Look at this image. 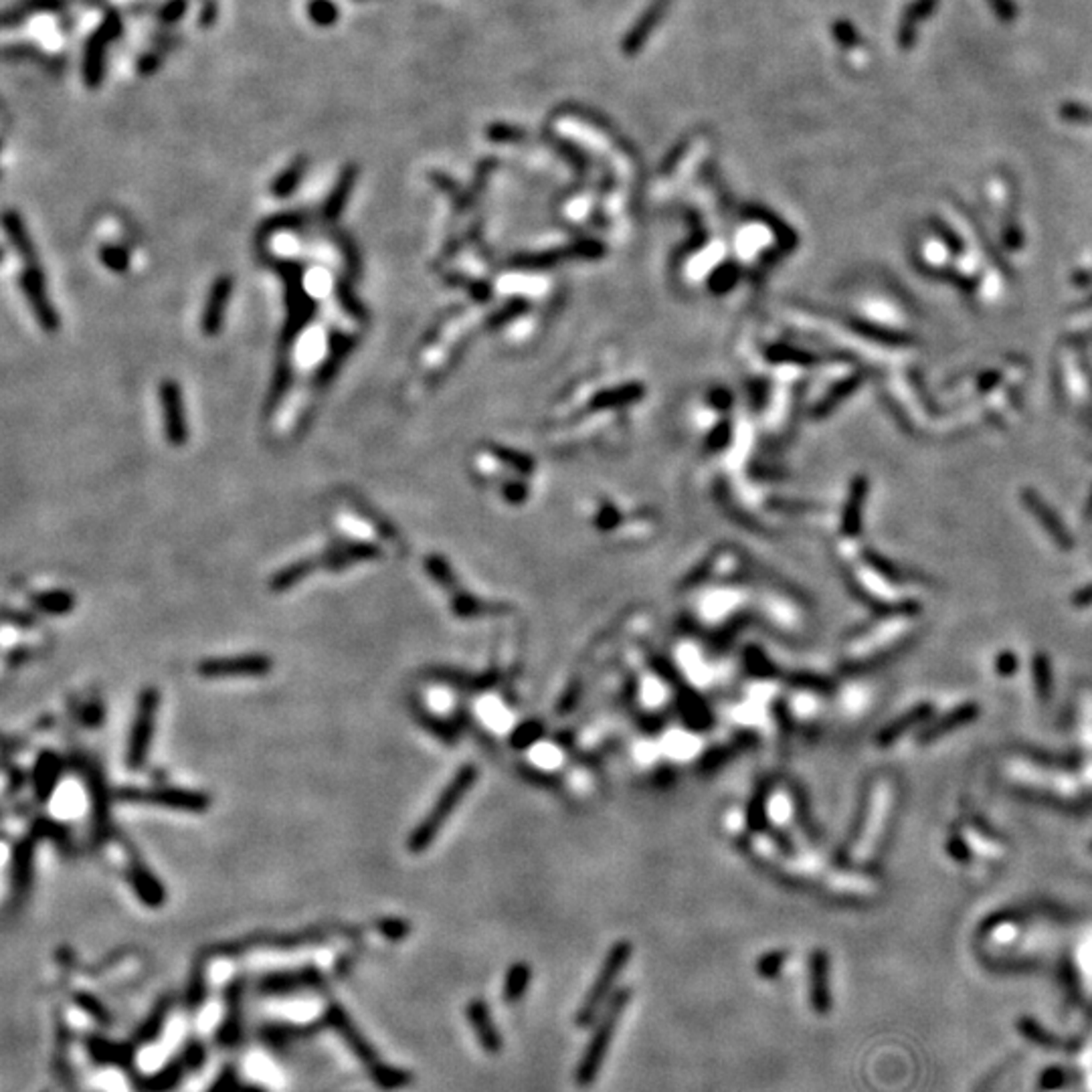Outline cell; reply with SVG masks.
Masks as SVG:
<instances>
[{
	"label": "cell",
	"mask_w": 1092,
	"mask_h": 1092,
	"mask_svg": "<svg viewBox=\"0 0 1092 1092\" xmlns=\"http://www.w3.org/2000/svg\"><path fill=\"white\" fill-rule=\"evenodd\" d=\"M320 570L318 564V556H307V559H299L296 562L288 564V567H283L280 573H275L271 577L269 581V589L275 593L288 591L291 587H296L299 581H304L306 577H310Z\"/></svg>",
	"instance_id": "25"
},
{
	"label": "cell",
	"mask_w": 1092,
	"mask_h": 1092,
	"mask_svg": "<svg viewBox=\"0 0 1092 1092\" xmlns=\"http://www.w3.org/2000/svg\"><path fill=\"white\" fill-rule=\"evenodd\" d=\"M171 1009H172V1000L171 998L160 1000L156 1006H154V1009L150 1011V1014H148V1017H146V1020L142 1022L140 1028L136 1030L134 1042L140 1044V1046L156 1042V1040L160 1038V1033H163V1030H164L166 1022H168V1014H171Z\"/></svg>",
	"instance_id": "27"
},
{
	"label": "cell",
	"mask_w": 1092,
	"mask_h": 1092,
	"mask_svg": "<svg viewBox=\"0 0 1092 1092\" xmlns=\"http://www.w3.org/2000/svg\"><path fill=\"white\" fill-rule=\"evenodd\" d=\"M84 777L87 781L92 797V840L93 844H101L109 835V791L100 767L92 763V759H84Z\"/></svg>",
	"instance_id": "11"
},
{
	"label": "cell",
	"mask_w": 1092,
	"mask_h": 1092,
	"mask_svg": "<svg viewBox=\"0 0 1092 1092\" xmlns=\"http://www.w3.org/2000/svg\"><path fill=\"white\" fill-rule=\"evenodd\" d=\"M63 773V761L60 754L45 751L39 754V759H36L35 771H33V789L35 795L39 799L41 803H45L53 795V789L57 787V783L61 779Z\"/></svg>",
	"instance_id": "20"
},
{
	"label": "cell",
	"mask_w": 1092,
	"mask_h": 1092,
	"mask_svg": "<svg viewBox=\"0 0 1092 1092\" xmlns=\"http://www.w3.org/2000/svg\"><path fill=\"white\" fill-rule=\"evenodd\" d=\"M4 231L11 239L14 251L23 258V271H20L19 283L28 306H31V312L35 314L36 322H39V326L45 330V332H57V328H60V314L55 312V307L47 296L45 275H43L35 245L31 243V239H28L25 223L23 219L19 217V212H4Z\"/></svg>",
	"instance_id": "1"
},
{
	"label": "cell",
	"mask_w": 1092,
	"mask_h": 1092,
	"mask_svg": "<svg viewBox=\"0 0 1092 1092\" xmlns=\"http://www.w3.org/2000/svg\"><path fill=\"white\" fill-rule=\"evenodd\" d=\"M933 4H935V0H919V3H916L911 11H908V14L905 17L903 28H900V43H903V45H911V41H913V36H914L916 20L925 17V14H929V11L933 9Z\"/></svg>",
	"instance_id": "42"
},
{
	"label": "cell",
	"mask_w": 1092,
	"mask_h": 1092,
	"mask_svg": "<svg viewBox=\"0 0 1092 1092\" xmlns=\"http://www.w3.org/2000/svg\"><path fill=\"white\" fill-rule=\"evenodd\" d=\"M632 955H634V945L629 941H618L610 949V953H607L605 961L603 965H601V969L597 973L595 981H593L589 993L585 995L581 1008H578L577 1016H575V1024L578 1025V1028H587V1025H591L597 1020L599 1011L603 1009L607 998L611 995L615 981L619 979L621 971L626 969V965L629 959H632Z\"/></svg>",
	"instance_id": "4"
},
{
	"label": "cell",
	"mask_w": 1092,
	"mask_h": 1092,
	"mask_svg": "<svg viewBox=\"0 0 1092 1092\" xmlns=\"http://www.w3.org/2000/svg\"><path fill=\"white\" fill-rule=\"evenodd\" d=\"M182 1060H185L188 1070H201L204 1060H207V1048L199 1040H190L185 1046V1052H182Z\"/></svg>",
	"instance_id": "46"
},
{
	"label": "cell",
	"mask_w": 1092,
	"mask_h": 1092,
	"mask_svg": "<svg viewBox=\"0 0 1092 1092\" xmlns=\"http://www.w3.org/2000/svg\"><path fill=\"white\" fill-rule=\"evenodd\" d=\"M101 716H104V710H101V706L95 705V702H93L92 706H87V713L84 714V722L90 724V727H95V724L101 721Z\"/></svg>",
	"instance_id": "54"
},
{
	"label": "cell",
	"mask_w": 1092,
	"mask_h": 1092,
	"mask_svg": "<svg viewBox=\"0 0 1092 1092\" xmlns=\"http://www.w3.org/2000/svg\"><path fill=\"white\" fill-rule=\"evenodd\" d=\"M243 979H233L225 989V1016L219 1025L217 1042L223 1048H235L243 1038Z\"/></svg>",
	"instance_id": "14"
},
{
	"label": "cell",
	"mask_w": 1092,
	"mask_h": 1092,
	"mask_svg": "<svg viewBox=\"0 0 1092 1092\" xmlns=\"http://www.w3.org/2000/svg\"><path fill=\"white\" fill-rule=\"evenodd\" d=\"M241 1092H267V1090L258 1087V1084H245V1087L241 1088Z\"/></svg>",
	"instance_id": "56"
},
{
	"label": "cell",
	"mask_w": 1092,
	"mask_h": 1092,
	"mask_svg": "<svg viewBox=\"0 0 1092 1092\" xmlns=\"http://www.w3.org/2000/svg\"><path fill=\"white\" fill-rule=\"evenodd\" d=\"M33 605L41 613L65 615V613H69L73 607H76V595H73L71 591H65V589L43 591V593H39V595L33 597Z\"/></svg>",
	"instance_id": "32"
},
{
	"label": "cell",
	"mask_w": 1092,
	"mask_h": 1092,
	"mask_svg": "<svg viewBox=\"0 0 1092 1092\" xmlns=\"http://www.w3.org/2000/svg\"><path fill=\"white\" fill-rule=\"evenodd\" d=\"M785 961H787V953L785 951H773V953H767V955L761 957L759 961H757V965H754V969H757L759 977L775 979L777 975L781 973Z\"/></svg>",
	"instance_id": "43"
},
{
	"label": "cell",
	"mask_w": 1092,
	"mask_h": 1092,
	"mask_svg": "<svg viewBox=\"0 0 1092 1092\" xmlns=\"http://www.w3.org/2000/svg\"><path fill=\"white\" fill-rule=\"evenodd\" d=\"M371 1076L375 1079L377 1087L383 1090H397V1088H405L411 1084L413 1076L407 1072V1070L395 1068V1066H385L377 1062V1064H372L371 1068Z\"/></svg>",
	"instance_id": "34"
},
{
	"label": "cell",
	"mask_w": 1092,
	"mask_h": 1092,
	"mask_svg": "<svg viewBox=\"0 0 1092 1092\" xmlns=\"http://www.w3.org/2000/svg\"><path fill=\"white\" fill-rule=\"evenodd\" d=\"M654 672L674 690L680 718L688 729L705 732L713 727L714 714H713V710H710L708 702L702 698L694 688L686 684L684 678H682V674L676 670V666H674L670 659L658 658L654 662Z\"/></svg>",
	"instance_id": "6"
},
{
	"label": "cell",
	"mask_w": 1092,
	"mask_h": 1092,
	"mask_svg": "<svg viewBox=\"0 0 1092 1092\" xmlns=\"http://www.w3.org/2000/svg\"><path fill=\"white\" fill-rule=\"evenodd\" d=\"M411 714H413L415 721L419 722L421 727L429 732V735H434L435 738L443 740L447 746H456V743H458V729H453L450 722L431 713V710L425 706L423 702L411 700Z\"/></svg>",
	"instance_id": "24"
},
{
	"label": "cell",
	"mask_w": 1092,
	"mask_h": 1092,
	"mask_svg": "<svg viewBox=\"0 0 1092 1092\" xmlns=\"http://www.w3.org/2000/svg\"><path fill=\"white\" fill-rule=\"evenodd\" d=\"M1033 670H1036L1038 678H1040V694H1042V698H1048V686H1050V682H1048V664L1046 659L1038 658L1036 666H1033Z\"/></svg>",
	"instance_id": "52"
},
{
	"label": "cell",
	"mask_w": 1092,
	"mask_h": 1092,
	"mask_svg": "<svg viewBox=\"0 0 1092 1092\" xmlns=\"http://www.w3.org/2000/svg\"><path fill=\"white\" fill-rule=\"evenodd\" d=\"M640 724L646 732H658V730H662V727L666 724V718L664 714H648Z\"/></svg>",
	"instance_id": "53"
},
{
	"label": "cell",
	"mask_w": 1092,
	"mask_h": 1092,
	"mask_svg": "<svg viewBox=\"0 0 1092 1092\" xmlns=\"http://www.w3.org/2000/svg\"><path fill=\"white\" fill-rule=\"evenodd\" d=\"M334 294H336V299H339V304H340V307H342L344 312L350 314V316H353L355 320H366L364 306L361 304V299L356 298L350 282H347V280L336 282Z\"/></svg>",
	"instance_id": "36"
},
{
	"label": "cell",
	"mask_w": 1092,
	"mask_h": 1092,
	"mask_svg": "<svg viewBox=\"0 0 1092 1092\" xmlns=\"http://www.w3.org/2000/svg\"><path fill=\"white\" fill-rule=\"evenodd\" d=\"M324 984V977L316 967H299L294 971H275L263 975L259 979V993L263 995H290L306 989H318Z\"/></svg>",
	"instance_id": "12"
},
{
	"label": "cell",
	"mask_w": 1092,
	"mask_h": 1092,
	"mask_svg": "<svg viewBox=\"0 0 1092 1092\" xmlns=\"http://www.w3.org/2000/svg\"><path fill=\"white\" fill-rule=\"evenodd\" d=\"M130 882L134 886L136 897L140 898L144 905H148L150 908H158L160 905H164V886L158 882V878L152 874L148 866H144V864L138 860V856H132Z\"/></svg>",
	"instance_id": "21"
},
{
	"label": "cell",
	"mask_w": 1092,
	"mask_h": 1092,
	"mask_svg": "<svg viewBox=\"0 0 1092 1092\" xmlns=\"http://www.w3.org/2000/svg\"><path fill=\"white\" fill-rule=\"evenodd\" d=\"M738 751H743V749H740V745L737 743V740H732V743H724V745L713 746V749H708L705 754H702L700 761H698V767H696V771H698L700 775L714 773L722 765H727L729 761L735 757Z\"/></svg>",
	"instance_id": "33"
},
{
	"label": "cell",
	"mask_w": 1092,
	"mask_h": 1092,
	"mask_svg": "<svg viewBox=\"0 0 1092 1092\" xmlns=\"http://www.w3.org/2000/svg\"><path fill=\"white\" fill-rule=\"evenodd\" d=\"M101 263L116 274H124L128 269V253L122 247H104L101 249Z\"/></svg>",
	"instance_id": "45"
},
{
	"label": "cell",
	"mask_w": 1092,
	"mask_h": 1092,
	"mask_svg": "<svg viewBox=\"0 0 1092 1092\" xmlns=\"http://www.w3.org/2000/svg\"><path fill=\"white\" fill-rule=\"evenodd\" d=\"M973 716H975V708H973V706H965V708H961V710H955V713H953L951 716L943 718L941 722H937L933 729H930L929 732H925V735H922V738H925V740H933V738H937V737H941L943 732L951 730L953 727H959V724L969 722Z\"/></svg>",
	"instance_id": "41"
},
{
	"label": "cell",
	"mask_w": 1092,
	"mask_h": 1092,
	"mask_svg": "<svg viewBox=\"0 0 1092 1092\" xmlns=\"http://www.w3.org/2000/svg\"><path fill=\"white\" fill-rule=\"evenodd\" d=\"M1062 118L1072 120V122H1082V120L1084 122H1090L1092 120V112H1090V109H1087V108H1082V106L1068 104V106L1062 108Z\"/></svg>",
	"instance_id": "51"
},
{
	"label": "cell",
	"mask_w": 1092,
	"mask_h": 1092,
	"mask_svg": "<svg viewBox=\"0 0 1092 1092\" xmlns=\"http://www.w3.org/2000/svg\"><path fill=\"white\" fill-rule=\"evenodd\" d=\"M204 1000H207V971H204L203 961H199L193 967V975H190L188 989H187L188 1011L201 1009Z\"/></svg>",
	"instance_id": "35"
},
{
	"label": "cell",
	"mask_w": 1092,
	"mask_h": 1092,
	"mask_svg": "<svg viewBox=\"0 0 1092 1092\" xmlns=\"http://www.w3.org/2000/svg\"><path fill=\"white\" fill-rule=\"evenodd\" d=\"M231 294H233V277L229 274L219 275L209 288V296H207V302H204V310L201 316V330L204 336H209V339L221 332L225 312H227V306H229Z\"/></svg>",
	"instance_id": "15"
},
{
	"label": "cell",
	"mask_w": 1092,
	"mask_h": 1092,
	"mask_svg": "<svg viewBox=\"0 0 1092 1092\" xmlns=\"http://www.w3.org/2000/svg\"><path fill=\"white\" fill-rule=\"evenodd\" d=\"M1082 738L1084 743L1092 746V694L1082 700Z\"/></svg>",
	"instance_id": "49"
},
{
	"label": "cell",
	"mask_w": 1092,
	"mask_h": 1092,
	"mask_svg": "<svg viewBox=\"0 0 1092 1092\" xmlns=\"http://www.w3.org/2000/svg\"><path fill=\"white\" fill-rule=\"evenodd\" d=\"M466 1017H467V1022H470V1025L474 1028L475 1038H478V1042L483 1048V1052L492 1054V1056H496V1054H500L502 1048H504V1042H502L500 1033H498V1028H496L494 1017H492V1011H490L488 1003L483 1001V1000H480V998L467 1001Z\"/></svg>",
	"instance_id": "17"
},
{
	"label": "cell",
	"mask_w": 1092,
	"mask_h": 1092,
	"mask_svg": "<svg viewBox=\"0 0 1092 1092\" xmlns=\"http://www.w3.org/2000/svg\"><path fill=\"white\" fill-rule=\"evenodd\" d=\"M1009 773L1014 779L1025 783V785H1033L1036 789H1050L1052 785L1056 795L1068 797L1076 793V785L1072 779H1068L1066 775H1060L1056 771H1048V769H1040L1017 761V763L1009 767Z\"/></svg>",
	"instance_id": "18"
},
{
	"label": "cell",
	"mask_w": 1092,
	"mask_h": 1092,
	"mask_svg": "<svg viewBox=\"0 0 1092 1092\" xmlns=\"http://www.w3.org/2000/svg\"><path fill=\"white\" fill-rule=\"evenodd\" d=\"M355 179H356V171H355L353 166H348L347 171L340 174L339 182H336V187L332 188V193H330L328 201L324 204V219H326V221H334V219L340 217L344 204H347V201H348L350 190H353Z\"/></svg>",
	"instance_id": "30"
},
{
	"label": "cell",
	"mask_w": 1092,
	"mask_h": 1092,
	"mask_svg": "<svg viewBox=\"0 0 1092 1092\" xmlns=\"http://www.w3.org/2000/svg\"><path fill=\"white\" fill-rule=\"evenodd\" d=\"M85 1048H87V1054H90V1058L98 1066H114V1068L126 1070V1072H130V1070L134 1068V1062H136L134 1044L114 1042V1040H108L101 1036H90L85 1040Z\"/></svg>",
	"instance_id": "16"
},
{
	"label": "cell",
	"mask_w": 1092,
	"mask_h": 1092,
	"mask_svg": "<svg viewBox=\"0 0 1092 1092\" xmlns=\"http://www.w3.org/2000/svg\"><path fill=\"white\" fill-rule=\"evenodd\" d=\"M187 1064L182 1058H174L168 1062L164 1068H160L158 1072L144 1076V1079L138 1080V1088L142 1092H171L179 1087L185 1079L187 1074Z\"/></svg>",
	"instance_id": "23"
},
{
	"label": "cell",
	"mask_w": 1092,
	"mask_h": 1092,
	"mask_svg": "<svg viewBox=\"0 0 1092 1092\" xmlns=\"http://www.w3.org/2000/svg\"><path fill=\"white\" fill-rule=\"evenodd\" d=\"M304 166L306 164L302 163V160H298V163L291 164L288 171L282 172L280 177H277V180L274 182V187H271V195L277 196V199H285V196H288L291 190L298 187V182L304 174Z\"/></svg>",
	"instance_id": "40"
},
{
	"label": "cell",
	"mask_w": 1092,
	"mask_h": 1092,
	"mask_svg": "<svg viewBox=\"0 0 1092 1092\" xmlns=\"http://www.w3.org/2000/svg\"><path fill=\"white\" fill-rule=\"evenodd\" d=\"M478 775H480L478 767L472 763L459 767V771L453 775V779L450 783H447L445 789L442 791V795L437 797V801L431 805L427 816L421 819L419 825H417L411 832V835H409V840H407L409 852L421 854L431 844H434L439 832L443 830L447 819H450L451 813L456 811V808L461 803V799H464L467 791L475 785Z\"/></svg>",
	"instance_id": "2"
},
{
	"label": "cell",
	"mask_w": 1092,
	"mask_h": 1092,
	"mask_svg": "<svg viewBox=\"0 0 1092 1092\" xmlns=\"http://www.w3.org/2000/svg\"><path fill=\"white\" fill-rule=\"evenodd\" d=\"M114 797L124 803L160 805V808L187 813H204L212 803V799L203 791L180 787H122L116 791Z\"/></svg>",
	"instance_id": "7"
},
{
	"label": "cell",
	"mask_w": 1092,
	"mask_h": 1092,
	"mask_svg": "<svg viewBox=\"0 0 1092 1092\" xmlns=\"http://www.w3.org/2000/svg\"><path fill=\"white\" fill-rule=\"evenodd\" d=\"M425 676L429 678V682H439V684L453 686L464 692L488 690V688L496 686L498 680H500V674H498L496 668H492L486 674H480V676H472V674L453 670V668H431L425 672Z\"/></svg>",
	"instance_id": "19"
},
{
	"label": "cell",
	"mask_w": 1092,
	"mask_h": 1092,
	"mask_svg": "<svg viewBox=\"0 0 1092 1092\" xmlns=\"http://www.w3.org/2000/svg\"><path fill=\"white\" fill-rule=\"evenodd\" d=\"M310 12H312V19L320 25H330L336 20V9L332 3H328V0H314V3L310 4Z\"/></svg>",
	"instance_id": "48"
},
{
	"label": "cell",
	"mask_w": 1092,
	"mask_h": 1092,
	"mask_svg": "<svg viewBox=\"0 0 1092 1092\" xmlns=\"http://www.w3.org/2000/svg\"><path fill=\"white\" fill-rule=\"evenodd\" d=\"M532 977V969L529 963L518 961L514 963L506 973L504 979V989H502V998L506 1003H516L524 998L526 989H529Z\"/></svg>",
	"instance_id": "29"
},
{
	"label": "cell",
	"mask_w": 1092,
	"mask_h": 1092,
	"mask_svg": "<svg viewBox=\"0 0 1092 1092\" xmlns=\"http://www.w3.org/2000/svg\"><path fill=\"white\" fill-rule=\"evenodd\" d=\"M76 1003H77V1008L84 1009L95 1024L104 1025V1028L112 1025V1016H109V1011L106 1009L104 1003H101L98 998H93L92 993H84V992L76 993Z\"/></svg>",
	"instance_id": "39"
},
{
	"label": "cell",
	"mask_w": 1092,
	"mask_h": 1092,
	"mask_svg": "<svg viewBox=\"0 0 1092 1092\" xmlns=\"http://www.w3.org/2000/svg\"><path fill=\"white\" fill-rule=\"evenodd\" d=\"M892 785H889V781H878L876 787L872 789L868 811L862 819L860 832L854 835L852 844L846 849L848 860H870L872 852H874L878 841H881V835L886 830V822H889L892 809Z\"/></svg>",
	"instance_id": "5"
},
{
	"label": "cell",
	"mask_w": 1092,
	"mask_h": 1092,
	"mask_svg": "<svg viewBox=\"0 0 1092 1092\" xmlns=\"http://www.w3.org/2000/svg\"><path fill=\"white\" fill-rule=\"evenodd\" d=\"M773 789V781L771 779H763L759 781L757 789H754V793L749 799V805H746V827H749V832L759 833L767 830V801L769 795H771Z\"/></svg>",
	"instance_id": "26"
},
{
	"label": "cell",
	"mask_w": 1092,
	"mask_h": 1092,
	"mask_svg": "<svg viewBox=\"0 0 1092 1092\" xmlns=\"http://www.w3.org/2000/svg\"><path fill=\"white\" fill-rule=\"evenodd\" d=\"M545 735V724L540 721H526L510 735V746L516 751H524L537 743Z\"/></svg>",
	"instance_id": "37"
},
{
	"label": "cell",
	"mask_w": 1092,
	"mask_h": 1092,
	"mask_svg": "<svg viewBox=\"0 0 1092 1092\" xmlns=\"http://www.w3.org/2000/svg\"><path fill=\"white\" fill-rule=\"evenodd\" d=\"M274 668V659L266 654H239L201 659L196 674L203 678H259Z\"/></svg>",
	"instance_id": "9"
},
{
	"label": "cell",
	"mask_w": 1092,
	"mask_h": 1092,
	"mask_svg": "<svg viewBox=\"0 0 1092 1092\" xmlns=\"http://www.w3.org/2000/svg\"><path fill=\"white\" fill-rule=\"evenodd\" d=\"M241 1088H243V1084H241L237 1070L233 1066H225L207 1092H241Z\"/></svg>",
	"instance_id": "44"
},
{
	"label": "cell",
	"mask_w": 1092,
	"mask_h": 1092,
	"mask_svg": "<svg viewBox=\"0 0 1092 1092\" xmlns=\"http://www.w3.org/2000/svg\"><path fill=\"white\" fill-rule=\"evenodd\" d=\"M811 1001L817 1011H825L830 1006V992H827V957L824 951H816L811 955Z\"/></svg>",
	"instance_id": "28"
},
{
	"label": "cell",
	"mask_w": 1092,
	"mask_h": 1092,
	"mask_svg": "<svg viewBox=\"0 0 1092 1092\" xmlns=\"http://www.w3.org/2000/svg\"><path fill=\"white\" fill-rule=\"evenodd\" d=\"M324 1020L330 1028L339 1033V1036L342 1038V1042L348 1046V1050L353 1052L364 1066L371 1068L372 1064H377L379 1058H377L375 1048L366 1042L361 1030L356 1028L355 1022L350 1020V1016L344 1011L342 1006H339V1003H330Z\"/></svg>",
	"instance_id": "13"
},
{
	"label": "cell",
	"mask_w": 1092,
	"mask_h": 1092,
	"mask_svg": "<svg viewBox=\"0 0 1092 1092\" xmlns=\"http://www.w3.org/2000/svg\"><path fill=\"white\" fill-rule=\"evenodd\" d=\"M927 710H929L927 706L916 708V710H913L911 714H906V716L900 718L898 722H894L892 727L886 729V730L882 732V735L878 737V743H881L882 746H886V745H890L892 740H897L898 737H903L906 730H911V727H914V724H919V722L922 721V718H925Z\"/></svg>",
	"instance_id": "38"
},
{
	"label": "cell",
	"mask_w": 1092,
	"mask_h": 1092,
	"mask_svg": "<svg viewBox=\"0 0 1092 1092\" xmlns=\"http://www.w3.org/2000/svg\"><path fill=\"white\" fill-rule=\"evenodd\" d=\"M743 666L745 672L751 678L757 680H773L779 676V668L767 658V654L759 646H746L743 650Z\"/></svg>",
	"instance_id": "31"
},
{
	"label": "cell",
	"mask_w": 1092,
	"mask_h": 1092,
	"mask_svg": "<svg viewBox=\"0 0 1092 1092\" xmlns=\"http://www.w3.org/2000/svg\"><path fill=\"white\" fill-rule=\"evenodd\" d=\"M158 399L164 415L166 442L172 447H182L188 439V425L185 413V399H182V391L177 380H163L158 388Z\"/></svg>",
	"instance_id": "10"
},
{
	"label": "cell",
	"mask_w": 1092,
	"mask_h": 1092,
	"mask_svg": "<svg viewBox=\"0 0 1092 1092\" xmlns=\"http://www.w3.org/2000/svg\"><path fill=\"white\" fill-rule=\"evenodd\" d=\"M520 773L524 775V779H529V781H532V783H537V785H546V787L556 785L554 775H551V773H542V771H538V769L520 767Z\"/></svg>",
	"instance_id": "50"
},
{
	"label": "cell",
	"mask_w": 1092,
	"mask_h": 1092,
	"mask_svg": "<svg viewBox=\"0 0 1092 1092\" xmlns=\"http://www.w3.org/2000/svg\"><path fill=\"white\" fill-rule=\"evenodd\" d=\"M355 336H344L340 332H336L330 336V355L324 363L320 364V369L316 371V375H314V387L322 388L326 387L330 380L334 379L336 371H339V366L342 364L344 358L350 353V348L355 347Z\"/></svg>",
	"instance_id": "22"
},
{
	"label": "cell",
	"mask_w": 1092,
	"mask_h": 1092,
	"mask_svg": "<svg viewBox=\"0 0 1092 1092\" xmlns=\"http://www.w3.org/2000/svg\"><path fill=\"white\" fill-rule=\"evenodd\" d=\"M656 777H658L656 781H658V785H659V787H666V785H670V783L676 781V773H674V769H672V767H662V769H659V771L656 773Z\"/></svg>",
	"instance_id": "55"
},
{
	"label": "cell",
	"mask_w": 1092,
	"mask_h": 1092,
	"mask_svg": "<svg viewBox=\"0 0 1092 1092\" xmlns=\"http://www.w3.org/2000/svg\"><path fill=\"white\" fill-rule=\"evenodd\" d=\"M160 705V694L156 688H144L138 698L136 716L132 722L126 749V765L132 771H140L150 754V745L156 727V713Z\"/></svg>",
	"instance_id": "8"
},
{
	"label": "cell",
	"mask_w": 1092,
	"mask_h": 1092,
	"mask_svg": "<svg viewBox=\"0 0 1092 1092\" xmlns=\"http://www.w3.org/2000/svg\"><path fill=\"white\" fill-rule=\"evenodd\" d=\"M377 927H379L380 933H383L387 939H391V941L405 939V937L409 935V930H411V927H409V922L407 921H401V919H383Z\"/></svg>",
	"instance_id": "47"
},
{
	"label": "cell",
	"mask_w": 1092,
	"mask_h": 1092,
	"mask_svg": "<svg viewBox=\"0 0 1092 1092\" xmlns=\"http://www.w3.org/2000/svg\"><path fill=\"white\" fill-rule=\"evenodd\" d=\"M632 998H634L632 989H627V987L619 989V992H615L611 1001L607 1003L603 1016L599 1017V1024H597L595 1032H593V1038L587 1044V1050H585L583 1058L577 1066L575 1080L581 1088H589L591 1084L595 1082L597 1074L601 1072V1066H603V1062L607 1058V1052H610L611 1040L615 1036V1030H618L623 1011H626Z\"/></svg>",
	"instance_id": "3"
}]
</instances>
